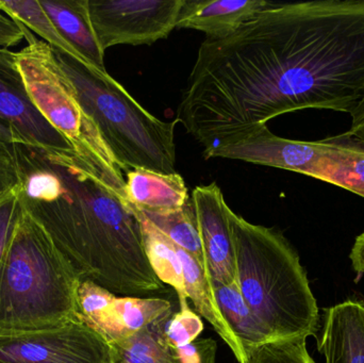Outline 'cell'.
Returning a JSON list of instances; mask_svg holds the SVG:
<instances>
[{
	"label": "cell",
	"mask_w": 364,
	"mask_h": 363,
	"mask_svg": "<svg viewBox=\"0 0 364 363\" xmlns=\"http://www.w3.org/2000/svg\"><path fill=\"white\" fill-rule=\"evenodd\" d=\"M205 110L235 136L305 109L350 113L364 97V0L274 4L199 49Z\"/></svg>",
	"instance_id": "obj_1"
},
{
	"label": "cell",
	"mask_w": 364,
	"mask_h": 363,
	"mask_svg": "<svg viewBox=\"0 0 364 363\" xmlns=\"http://www.w3.org/2000/svg\"><path fill=\"white\" fill-rule=\"evenodd\" d=\"M23 210L70 260L81 281L115 296L164 290L145 251L125 189L74 149L14 144Z\"/></svg>",
	"instance_id": "obj_2"
},
{
	"label": "cell",
	"mask_w": 364,
	"mask_h": 363,
	"mask_svg": "<svg viewBox=\"0 0 364 363\" xmlns=\"http://www.w3.org/2000/svg\"><path fill=\"white\" fill-rule=\"evenodd\" d=\"M235 285L274 341L316 337L318 303L296 251L273 228L228 211Z\"/></svg>",
	"instance_id": "obj_3"
},
{
	"label": "cell",
	"mask_w": 364,
	"mask_h": 363,
	"mask_svg": "<svg viewBox=\"0 0 364 363\" xmlns=\"http://www.w3.org/2000/svg\"><path fill=\"white\" fill-rule=\"evenodd\" d=\"M81 278L23 210L0 262V336L60 327L77 318Z\"/></svg>",
	"instance_id": "obj_4"
},
{
	"label": "cell",
	"mask_w": 364,
	"mask_h": 363,
	"mask_svg": "<svg viewBox=\"0 0 364 363\" xmlns=\"http://www.w3.org/2000/svg\"><path fill=\"white\" fill-rule=\"evenodd\" d=\"M53 53L74 85L81 108L95 124L123 172L176 173L177 119L164 121L154 117L108 72L91 70L55 49Z\"/></svg>",
	"instance_id": "obj_5"
},
{
	"label": "cell",
	"mask_w": 364,
	"mask_h": 363,
	"mask_svg": "<svg viewBox=\"0 0 364 363\" xmlns=\"http://www.w3.org/2000/svg\"><path fill=\"white\" fill-rule=\"evenodd\" d=\"M205 158L241 160L299 173L364 198V142L348 131L304 142L275 136L267 125L257 126Z\"/></svg>",
	"instance_id": "obj_6"
},
{
	"label": "cell",
	"mask_w": 364,
	"mask_h": 363,
	"mask_svg": "<svg viewBox=\"0 0 364 363\" xmlns=\"http://www.w3.org/2000/svg\"><path fill=\"white\" fill-rule=\"evenodd\" d=\"M27 46L15 53V63L30 99L41 114L100 172L125 183L123 170L102 140L95 124L79 104L74 85L60 67L53 47L31 32Z\"/></svg>",
	"instance_id": "obj_7"
},
{
	"label": "cell",
	"mask_w": 364,
	"mask_h": 363,
	"mask_svg": "<svg viewBox=\"0 0 364 363\" xmlns=\"http://www.w3.org/2000/svg\"><path fill=\"white\" fill-rule=\"evenodd\" d=\"M184 0H87L102 50L117 45H151L176 28Z\"/></svg>",
	"instance_id": "obj_8"
},
{
	"label": "cell",
	"mask_w": 364,
	"mask_h": 363,
	"mask_svg": "<svg viewBox=\"0 0 364 363\" xmlns=\"http://www.w3.org/2000/svg\"><path fill=\"white\" fill-rule=\"evenodd\" d=\"M0 363H112L111 347L78 318L53 330L0 336Z\"/></svg>",
	"instance_id": "obj_9"
},
{
	"label": "cell",
	"mask_w": 364,
	"mask_h": 363,
	"mask_svg": "<svg viewBox=\"0 0 364 363\" xmlns=\"http://www.w3.org/2000/svg\"><path fill=\"white\" fill-rule=\"evenodd\" d=\"M0 119L16 132L21 144L44 148H73L30 99L15 63V53L0 48Z\"/></svg>",
	"instance_id": "obj_10"
},
{
	"label": "cell",
	"mask_w": 364,
	"mask_h": 363,
	"mask_svg": "<svg viewBox=\"0 0 364 363\" xmlns=\"http://www.w3.org/2000/svg\"><path fill=\"white\" fill-rule=\"evenodd\" d=\"M199 236L214 285L235 283V249L229 223V207L215 183L193 190Z\"/></svg>",
	"instance_id": "obj_11"
},
{
	"label": "cell",
	"mask_w": 364,
	"mask_h": 363,
	"mask_svg": "<svg viewBox=\"0 0 364 363\" xmlns=\"http://www.w3.org/2000/svg\"><path fill=\"white\" fill-rule=\"evenodd\" d=\"M166 320L127 340L111 343L112 363H216L218 345L213 339H197L179 349L171 347L162 332Z\"/></svg>",
	"instance_id": "obj_12"
},
{
	"label": "cell",
	"mask_w": 364,
	"mask_h": 363,
	"mask_svg": "<svg viewBox=\"0 0 364 363\" xmlns=\"http://www.w3.org/2000/svg\"><path fill=\"white\" fill-rule=\"evenodd\" d=\"M271 4L264 0H184L176 28L198 30L210 40H222Z\"/></svg>",
	"instance_id": "obj_13"
},
{
	"label": "cell",
	"mask_w": 364,
	"mask_h": 363,
	"mask_svg": "<svg viewBox=\"0 0 364 363\" xmlns=\"http://www.w3.org/2000/svg\"><path fill=\"white\" fill-rule=\"evenodd\" d=\"M318 350L325 363H364V303L348 300L325 309Z\"/></svg>",
	"instance_id": "obj_14"
},
{
	"label": "cell",
	"mask_w": 364,
	"mask_h": 363,
	"mask_svg": "<svg viewBox=\"0 0 364 363\" xmlns=\"http://www.w3.org/2000/svg\"><path fill=\"white\" fill-rule=\"evenodd\" d=\"M125 196L136 210L151 215L179 210L190 198L181 175L160 174L147 170L126 172Z\"/></svg>",
	"instance_id": "obj_15"
},
{
	"label": "cell",
	"mask_w": 364,
	"mask_h": 363,
	"mask_svg": "<svg viewBox=\"0 0 364 363\" xmlns=\"http://www.w3.org/2000/svg\"><path fill=\"white\" fill-rule=\"evenodd\" d=\"M173 313L172 303L164 298L117 296L94 330L111 345L132 338Z\"/></svg>",
	"instance_id": "obj_16"
},
{
	"label": "cell",
	"mask_w": 364,
	"mask_h": 363,
	"mask_svg": "<svg viewBox=\"0 0 364 363\" xmlns=\"http://www.w3.org/2000/svg\"><path fill=\"white\" fill-rule=\"evenodd\" d=\"M40 4L64 40L91 67L107 72L105 53L90 21L87 0H41Z\"/></svg>",
	"instance_id": "obj_17"
},
{
	"label": "cell",
	"mask_w": 364,
	"mask_h": 363,
	"mask_svg": "<svg viewBox=\"0 0 364 363\" xmlns=\"http://www.w3.org/2000/svg\"><path fill=\"white\" fill-rule=\"evenodd\" d=\"M136 211L142 227L145 251L151 269L164 285L171 286L176 291L181 308L188 307L178 247L143 213Z\"/></svg>",
	"instance_id": "obj_18"
},
{
	"label": "cell",
	"mask_w": 364,
	"mask_h": 363,
	"mask_svg": "<svg viewBox=\"0 0 364 363\" xmlns=\"http://www.w3.org/2000/svg\"><path fill=\"white\" fill-rule=\"evenodd\" d=\"M214 293L223 317L244 350L274 342L273 337L250 310L235 283L214 285Z\"/></svg>",
	"instance_id": "obj_19"
},
{
	"label": "cell",
	"mask_w": 364,
	"mask_h": 363,
	"mask_svg": "<svg viewBox=\"0 0 364 363\" xmlns=\"http://www.w3.org/2000/svg\"><path fill=\"white\" fill-rule=\"evenodd\" d=\"M143 215L175 245L193 256L210 276L207 258H205L203 243L199 236L194 204L191 196L186 204L179 210L166 213V215H151V213H143Z\"/></svg>",
	"instance_id": "obj_20"
},
{
	"label": "cell",
	"mask_w": 364,
	"mask_h": 363,
	"mask_svg": "<svg viewBox=\"0 0 364 363\" xmlns=\"http://www.w3.org/2000/svg\"><path fill=\"white\" fill-rule=\"evenodd\" d=\"M0 10L4 11L11 18L42 36L47 44L50 45L55 50L65 53L91 70H96L64 40L55 23L41 6L40 0H0Z\"/></svg>",
	"instance_id": "obj_21"
},
{
	"label": "cell",
	"mask_w": 364,
	"mask_h": 363,
	"mask_svg": "<svg viewBox=\"0 0 364 363\" xmlns=\"http://www.w3.org/2000/svg\"><path fill=\"white\" fill-rule=\"evenodd\" d=\"M244 363H316L307 349V338L274 341L245 349Z\"/></svg>",
	"instance_id": "obj_22"
},
{
	"label": "cell",
	"mask_w": 364,
	"mask_h": 363,
	"mask_svg": "<svg viewBox=\"0 0 364 363\" xmlns=\"http://www.w3.org/2000/svg\"><path fill=\"white\" fill-rule=\"evenodd\" d=\"M203 330L200 317L190 306L173 313L164 323V337L166 342L175 349L186 347L198 339Z\"/></svg>",
	"instance_id": "obj_23"
},
{
	"label": "cell",
	"mask_w": 364,
	"mask_h": 363,
	"mask_svg": "<svg viewBox=\"0 0 364 363\" xmlns=\"http://www.w3.org/2000/svg\"><path fill=\"white\" fill-rule=\"evenodd\" d=\"M19 185L18 164L14 144L0 140V200Z\"/></svg>",
	"instance_id": "obj_24"
},
{
	"label": "cell",
	"mask_w": 364,
	"mask_h": 363,
	"mask_svg": "<svg viewBox=\"0 0 364 363\" xmlns=\"http://www.w3.org/2000/svg\"><path fill=\"white\" fill-rule=\"evenodd\" d=\"M21 212V205L17 196V189L0 200V262Z\"/></svg>",
	"instance_id": "obj_25"
},
{
	"label": "cell",
	"mask_w": 364,
	"mask_h": 363,
	"mask_svg": "<svg viewBox=\"0 0 364 363\" xmlns=\"http://www.w3.org/2000/svg\"><path fill=\"white\" fill-rule=\"evenodd\" d=\"M30 30L0 10V48L16 46Z\"/></svg>",
	"instance_id": "obj_26"
},
{
	"label": "cell",
	"mask_w": 364,
	"mask_h": 363,
	"mask_svg": "<svg viewBox=\"0 0 364 363\" xmlns=\"http://www.w3.org/2000/svg\"><path fill=\"white\" fill-rule=\"evenodd\" d=\"M353 269L359 278L364 275V232L357 237L350 254Z\"/></svg>",
	"instance_id": "obj_27"
},
{
	"label": "cell",
	"mask_w": 364,
	"mask_h": 363,
	"mask_svg": "<svg viewBox=\"0 0 364 363\" xmlns=\"http://www.w3.org/2000/svg\"><path fill=\"white\" fill-rule=\"evenodd\" d=\"M350 114L352 117V126L348 134L364 142V97Z\"/></svg>",
	"instance_id": "obj_28"
},
{
	"label": "cell",
	"mask_w": 364,
	"mask_h": 363,
	"mask_svg": "<svg viewBox=\"0 0 364 363\" xmlns=\"http://www.w3.org/2000/svg\"><path fill=\"white\" fill-rule=\"evenodd\" d=\"M0 140L11 144H21V140L10 125L0 119Z\"/></svg>",
	"instance_id": "obj_29"
}]
</instances>
